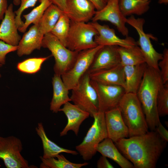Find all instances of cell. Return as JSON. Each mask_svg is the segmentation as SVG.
Here are the masks:
<instances>
[{
  "instance_id": "cell-1",
  "label": "cell",
  "mask_w": 168,
  "mask_h": 168,
  "mask_svg": "<svg viewBox=\"0 0 168 168\" xmlns=\"http://www.w3.org/2000/svg\"><path fill=\"white\" fill-rule=\"evenodd\" d=\"M155 131L121 139L115 142L122 155L136 168H155L166 144Z\"/></svg>"
},
{
  "instance_id": "cell-2",
  "label": "cell",
  "mask_w": 168,
  "mask_h": 168,
  "mask_svg": "<svg viewBox=\"0 0 168 168\" xmlns=\"http://www.w3.org/2000/svg\"><path fill=\"white\" fill-rule=\"evenodd\" d=\"M164 84L160 70L147 66L137 95L141 103L148 128L155 131L160 122L156 106L158 92Z\"/></svg>"
},
{
  "instance_id": "cell-3",
  "label": "cell",
  "mask_w": 168,
  "mask_h": 168,
  "mask_svg": "<svg viewBox=\"0 0 168 168\" xmlns=\"http://www.w3.org/2000/svg\"><path fill=\"white\" fill-rule=\"evenodd\" d=\"M118 107L128 128L129 137L142 135L148 131L145 115L136 94L125 93Z\"/></svg>"
},
{
  "instance_id": "cell-4",
  "label": "cell",
  "mask_w": 168,
  "mask_h": 168,
  "mask_svg": "<svg viewBox=\"0 0 168 168\" xmlns=\"http://www.w3.org/2000/svg\"><path fill=\"white\" fill-rule=\"evenodd\" d=\"M94 121L82 142L76 149L85 161L91 160L96 154L98 144L108 137L105 113L98 111L93 116Z\"/></svg>"
},
{
  "instance_id": "cell-5",
  "label": "cell",
  "mask_w": 168,
  "mask_h": 168,
  "mask_svg": "<svg viewBox=\"0 0 168 168\" xmlns=\"http://www.w3.org/2000/svg\"><path fill=\"white\" fill-rule=\"evenodd\" d=\"M41 47L51 52L55 62L54 67L55 74L60 76L72 68L78 53L68 49L50 32L44 35Z\"/></svg>"
},
{
  "instance_id": "cell-6",
  "label": "cell",
  "mask_w": 168,
  "mask_h": 168,
  "mask_svg": "<svg viewBox=\"0 0 168 168\" xmlns=\"http://www.w3.org/2000/svg\"><path fill=\"white\" fill-rule=\"evenodd\" d=\"M98 32L91 22L71 21L66 47L69 49L79 52L94 48L98 45L94 41Z\"/></svg>"
},
{
  "instance_id": "cell-7",
  "label": "cell",
  "mask_w": 168,
  "mask_h": 168,
  "mask_svg": "<svg viewBox=\"0 0 168 168\" xmlns=\"http://www.w3.org/2000/svg\"><path fill=\"white\" fill-rule=\"evenodd\" d=\"M72 91L71 101L93 118L99 111V101L97 93L91 83L88 73L84 74L77 86Z\"/></svg>"
},
{
  "instance_id": "cell-8",
  "label": "cell",
  "mask_w": 168,
  "mask_h": 168,
  "mask_svg": "<svg viewBox=\"0 0 168 168\" xmlns=\"http://www.w3.org/2000/svg\"><path fill=\"white\" fill-rule=\"evenodd\" d=\"M145 20L143 18H136L133 15L127 18V23L133 27L139 36L137 42L145 59L147 65L152 68L159 70V62L163 57V54L157 52L154 48L151 41L152 35L146 33L143 30Z\"/></svg>"
},
{
  "instance_id": "cell-9",
  "label": "cell",
  "mask_w": 168,
  "mask_h": 168,
  "mask_svg": "<svg viewBox=\"0 0 168 168\" xmlns=\"http://www.w3.org/2000/svg\"><path fill=\"white\" fill-rule=\"evenodd\" d=\"M103 46L96 47L78 52L76 61L72 68L61 76L65 85L69 90L76 88L82 77L87 71L94 57Z\"/></svg>"
},
{
  "instance_id": "cell-10",
  "label": "cell",
  "mask_w": 168,
  "mask_h": 168,
  "mask_svg": "<svg viewBox=\"0 0 168 168\" xmlns=\"http://www.w3.org/2000/svg\"><path fill=\"white\" fill-rule=\"evenodd\" d=\"M22 142L17 137L0 136V159L7 168H29L28 161L22 155Z\"/></svg>"
},
{
  "instance_id": "cell-11",
  "label": "cell",
  "mask_w": 168,
  "mask_h": 168,
  "mask_svg": "<svg viewBox=\"0 0 168 168\" xmlns=\"http://www.w3.org/2000/svg\"><path fill=\"white\" fill-rule=\"evenodd\" d=\"M90 82L97 94L99 111L105 113L117 107L125 93L124 88L120 86L104 84L91 79Z\"/></svg>"
},
{
  "instance_id": "cell-12",
  "label": "cell",
  "mask_w": 168,
  "mask_h": 168,
  "mask_svg": "<svg viewBox=\"0 0 168 168\" xmlns=\"http://www.w3.org/2000/svg\"><path fill=\"white\" fill-rule=\"evenodd\" d=\"M127 18L121 12L119 0H107L106 5L102 9L96 11L91 19L92 22L108 21L114 25L119 32L126 37L128 36V30L126 26Z\"/></svg>"
},
{
  "instance_id": "cell-13",
  "label": "cell",
  "mask_w": 168,
  "mask_h": 168,
  "mask_svg": "<svg viewBox=\"0 0 168 168\" xmlns=\"http://www.w3.org/2000/svg\"><path fill=\"white\" fill-rule=\"evenodd\" d=\"M91 23L98 33L94 39L98 45H115L130 48L137 45V42L131 37L128 36L124 39L119 38L115 30L108 25H101L97 21Z\"/></svg>"
},
{
  "instance_id": "cell-14",
  "label": "cell",
  "mask_w": 168,
  "mask_h": 168,
  "mask_svg": "<svg viewBox=\"0 0 168 168\" xmlns=\"http://www.w3.org/2000/svg\"><path fill=\"white\" fill-rule=\"evenodd\" d=\"M118 46H103L96 53L87 72L89 74L109 68L120 63Z\"/></svg>"
},
{
  "instance_id": "cell-15",
  "label": "cell",
  "mask_w": 168,
  "mask_h": 168,
  "mask_svg": "<svg viewBox=\"0 0 168 168\" xmlns=\"http://www.w3.org/2000/svg\"><path fill=\"white\" fill-rule=\"evenodd\" d=\"M108 137L114 142L129 137V131L118 107L105 112Z\"/></svg>"
},
{
  "instance_id": "cell-16",
  "label": "cell",
  "mask_w": 168,
  "mask_h": 168,
  "mask_svg": "<svg viewBox=\"0 0 168 168\" xmlns=\"http://www.w3.org/2000/svg\"><path fill=\"white\" fill-rule=\"evenodd\" d=\"M96 10L89 0H66L63 12L72 21L87 23L91 20Z\"/></svg>"
},
{
  "instance_id": "cell-17",
  "label": "cell",
  "mask_w": 168,
  "mask_h": 168,
  "mask_svg": "<svg viewBox=\"0 0 168 168\" xmlns=\"http://www.w3.org/2000/svg\"><path fill=\"white\" fill-rule=\"evenodd\" d=\"M59 111L63 112L68 119L67 124L60 133L61 137L66 135L69 131H73L77 136L81 125L90 116L88 112L70 102L63 105Z\"/></svg>"
},
{
  "instance_id": "cell-18",
  "label": "cell",
  "mask_w": 168,
  "mask_h": 168,
  "mask_svg": "<svg viewBox=\"0 0 168 168\" xmlns=\"http://www.w3.org/2000/svg\"><path fill=\"white\" fill-rule=\"evenodd\" d=\"M15 17L11 3L8 6L0 25V40L8 44L17 46L21 38L18 32Z\"/></svg>"
},
{
  "instance_id": "cell-19",
  "label": "cell",
  "mask_w": 168,
  "mask_h": 168,
  "mask_svg": "<svg viewBox=\"0 0 168 168\" xmlns=\"http://www.w3.org/2000/svg\"><path fill=\"white\" fill-rule=\"evenodd\" d=\"M44 35L38 23L34 24L24 34L19 42L16 50L18 56L28 55L34 50L40 49Z\"/></svg>"
},
{
  "instance_id": "cell-20",
  "label": "cell",
  "mask_w": 168,
  "mask_h": 168,
  "mask_svg": "<svg viewBox=\"0 0 168 168\" xmlns=\"http://www.w3.org/2000/svg\"><path fill=\"white\" fill-rule=\"evenodd\" d=\"M89 74L91 80L104 84L119 86L124 88L125 79L124 66L120 63L112 68Z\"/></svg>"
},
{
  "instance_id": "cell-21",
  "label": "cell",
  "mask_w": 168,
  "mask_h": 168,
  "mask_svg": "<svg viewBox=\"0 0 168 168\" xmlns=\"http://www.w3.org/2000/svg\"><path fill=\"white\" fill-rule=\"evenodd\" d=\"M97 152L116 162L122 168H133V164L120 152L113 141L107 137L97 145Z\"/></svg>"
},
{
  "instance_id": "cell-22",
  "label": "cell",
  "mask_w": 168,
  "mask_h": 168,
  "mask_svg": "<svg viewBox=\"0 0 168 168\" xmlns=\"http://www.w3.org/2000/svg\"><path fill=\"white\" fill-rule=\"evenodd\" d=\"M147 66L145 63L136 65L124 66L126 93L137 94Z\"/></svg>"
},
{
  "instance_id": "cell-23",
  "label": "cell",
  "mask_w": 168,
  "mask_h": 168,
  "mask_svg": "<svg viewBox=\"0 0 168 168\" xmlns=\"http://www.w3.org/2000/svg\"><path fill=\"white\" fill-rule=\"evenodd\" d=\"M53 96L50 103V109L57 113L62 105L71 101L68 96L69 91L64 83L61 76L54 73L52 77Z\"/></svg>"
},
{
  "instance_id": "cell-24",
  "label": "cell",
  "mask_w": 168,
  "mask_h": 168,
  "mask_svg": "<svg viewBox=\"0 0 168 168\" xmlns=\"http://www.w3.org/2000/svg\"><path fill=\"white\" fill-rule=\"evenodd\" d=\"M35 130L42 141L43 150V158H49L55 157L57 155L62 153L74 155L78 154L77 151L61 147L50 140L47 136L44 126L41 122L38 124Z\"/></svg>"
},
{
  "instance_id": "cell-25",
  "label": "cell",
  "mask_w": 168,
  "mask_h": 168,
  "mask_svg": "<svg viewBox=\"0 0 168 168\" xmlns=\"http://www.w3.org/2000/svg\"><path fill=\"white\" fill-rule=\"evenodd\" d=\"M150 2L146 0H119L120 9L126 17L144 14L149 9Z\"/></svg>"
},
{
  "instance_id": "cell-26",
  "label": "cell",
  "mask_w": 168,
  "mask_h": 168,
  "mask_svg": "<svg viewBox=\"0 0 168 168\" xmlns=\"http://www.w3.org/2000/svg\"><path fill=\"white\" fill-rule=\"evenodd\" d=\"M63 12L53 3L48 7L38 22L40 29L44 35L51 32Z\"/></svg>"
},
{
  "instance_id": "cell-27",
  "label": "cell",
  "mask_w": 168,
  "mask_h": 168,
  "mask_svg": "<svg viewBox=\"0 0 168 168\" xmlns=\"http://www.w3.org/2000/svg\"><path fill=\"white\" fill-rule=\"evenodd\" d=\"M118 51L120 63L123 66L136 65L145 63L144 57L138 45L130 48L119 46Z\"/></svg>"
},
{
  "instance_id": "cell-28",
  "label": "cell",
  "mask_w": 168,
  "mask_h": 168,
  "mask_svg": "<svg viewBox=\"0 0 168 168\" xmlns=\"http://www.w3.org/2000/svg\"><path fill=\"white\" fill-rule=\"evenodd\" d=\"M40 158L41 161L40 166V168H80L88 165L87 162L82 163L72 162L61 154L55 157L44 158L42 156H40Z\"/></svg>"
},
{
  "instance_id": "cell-29",
  "label": "cell",
  "mask_w": 168,
  "mask_h": 168,
  "mask_svg": "<svg viewBox=\"0 0 168 168\" xmlns=\"http://www.w3.org/2000/svg\"><path fill=\"white\" fill-rule=\"evenodd\" d=\"M40 4L30 12L23 15L25 20L22 26L18 28L20 32H25L32 23L35 24L38 23L45 10L52 3L51 0H40Z\"/></svg>"
},
{
  "instance_id": "cell-30",
  "label": "cell",
  "mask_w": 168,
  "mask_h": 168,
  "mask_svg": "<svg viewBox=\"0 0 168 168\" xmlns=\"http://www.w3.org/2000/svg\"><path fill=\"white\" fill-rule=\"evenodd\" d=\"M70 24V20L63 12L50 32L66 47Z\"/></svg>"
},
{
  "instance_id": "cell-31",
  "label": "cell",
  "mask_w": 168,
  "mask_h": 168,
  "mask_svg": "<svg viewBox=\"0 0 168 168\" xmlns=\"http://www.w3.org/2000/svg\"><path fill=\"white\" fill-rule=\"evenodd\" d=\"M50 56L33 58L26 59L19 63L17 68L20 71L27 74H34L39 71L43 63Z\"/></svg>"
},
{
  "instance_id": "cell-32",
  "label": "cell",
  "mask_w": 168,
  "mask_h": 168,
  "mask_svg": "<svg viewBox=\"0 0 168 168\" xmlns=\"http://www.w3.org/2000/svg\"><path fill=\"white\" fill-rule=\"evenodd\" d=\"M156 106L159 117L168 114V82L164 84L158 92Z\"/></svg>"
},
{
  "instance_id": "cell-33",
  "label": "cell",
  "mask_w": 168,
  "mask_h": 168,
  "mask_svg": "<svg viewBox=\"0 0 168 168\" xmlns=\"http://www.w3.org/2000/svg\"><path fill=\"white\" fill-rule=\"evenodd\" d=\"M38 0H21L20 6L14 12L15 14V20L16 26L18 28L21 26L24 22L21 19V15L26 9L34 7Z\"/></svg>"
},
{
  "instance_id": "cell-34",
  "label": "cell",
  "mask_w": 168,
  "mask_h": 168,
  "mask_svg": "<svg viewBox=\"0 0 168 168\" xmlns=\"http://www.w3.org/2000/svg\"><path fill=\"white\" fill-rule=\"evenodd\" d=\"M163 57L158 62V67L164 84L168 82V49H164Z\"/></svg>"
},
{
  "instance_id": "cell-35",
  "label": "cell",
  "mask_w": 168,
  "mask_h": 168,
  "mask_svg": "<svg viewBox=\"0 0 168 168\" xmlns=\"http://www.w3.org/2000/svg\"><path fill=\"white\" fill-rule=\"evenodd\" d=\"M17 46H13L0 40V63L3 65L6 63L7 55L12 52L16 51Z\"/></svg>"
},
{
  "instance_id": "cell-36",
  "label": "cell",
  "mask_w": 168,
  "mask_h": 168,
  "mask_svg": "<svg viewBox=\"0 0 168 168\" xmlns=\"http://www.w3.org/2000/svg\"><path fill=\"white\" fill-rule=\"evenodd\" d=\"M155 131L165 141H168V131L160 122L156 127Z\"/></svg>"
},
{
  "instance_id": "cell-37",
  "label": "cell",
  "mask_w": 168,
  "mask_h": 168,
  "mask_svg": "<svg viewBox=\"0 0 168 168\" xmlns=\"http://www.w3.org/2000/svg\"><path fill=\"white\" fill-rule=\"evenodd\" d=\"M97 167L98 168H113V166L109 162L105 156H100L97 161Z\"/></svg>"
},
{
  "instance_id": "cell-38",
  "label": "cell",
  "mask_w": 168,
  "mask_h": 168,
  "mask_svg": "<svg viewBox=\"0 0 168 168\" xmlns=\"http://www.w3.org/2000/svg\"><path fill=\"white\" fill-rule=\"evenodd\" d=\"M94 6L96 11L102 9L106 5L107 0H89Z\"/></svg>"
},
{
  "instance_id": "cell-39",
  "label": "cell",
  "mask_w": 168,
  "mask_h": 168,
  "mask_svg": "<svg viewBox=\"0 0 168 168\" xmlns=\"http://www.w3.org/2000/svg\"><path fill=\"white\" fill-rule=\"evenodd\" d=\"M7 7V0H0V20L3 18Z\"/></svg>"
},
{
  "instance_id": "cell-40",
  "label": "cell",
  "mask_w": 168,
  "mask_h": 168,
  "mask_svg": "<svg viewBox=\"0 0 168 168\" xmlns=\"http://www.w3.org/2000/svg\"><path fill=\"white\" fill-rule=\"evenodd\" d=\"M53 4L64 12L66 9V0H51Z\"/></svg>"
},
{
  "instance_id": "cell-41",
  "label": "cell",
  "mask_w": 168,
  "mask_h": 168,
  "mask_svg": "<svg viewBox=\"0 0 168 168\" xmlns=\"http://www.w3.org/2000/svg\"><path fill=\"white\" fill-rule=\"evenodd\" d=\"M158 2L160 4H167L168 3V0H159Z\"/></svg>"
},
{
  "instance_id": "cell-42",
  "label": "cell",
  "mask_w": 168,
  "mask_h": 168,
  "mask_svg": "<svg viewBox=\"0 0 168 168\" xmlns=\"http://www.w3.org/2000/svg\"><path fill=\"white\" fill-rule=\"evenodd\" d=\"M21 0H13V3L14 5L18 6L20 4Z\"/></svg>"
},
{
  "instance_id": "cell-43",
  "label": "cell",
  "mask_w": 168,
  "mask_h": 168,
  "mask_svg": "<svg viewBox=\"0 0 168 168\" xmlns=\"http://www.w3.org/2000/svg\"><path fill=\"white\" fill-rule=\"evenodd\" d=\"M2 65L0 63V68L2 66ZM1 77V74L0 71V78Z\"/></svg>"
},
{
  "instance_id": "cell-44",
  "label": "cell",
  "mask_w": 168,
  "mask_h": 168,
  "mask_svg": "<svg viewBox=\"0 0 168 168\" xmlns=\"http://www.w3.org/2000/svg\"><path fill=\"white\" fill-rule=\"evenodd\" d=\"M147 0V1H150V0Z\"/></svg>"
}]
</instances>
